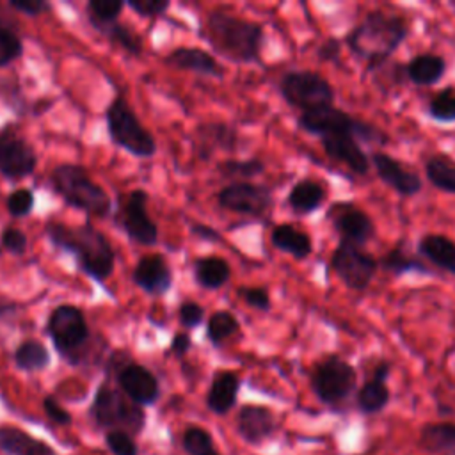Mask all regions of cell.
Wrapping results in <instances>:
<instances>
[{
  "mask_svg": "<svg viewBox=\"0 0 455 455\" xmlns=\"http://www.w3.org/2000/svg\"><path fill=\"white\" fill-rule=\"evenodd\" d=\"M0 451L5 455H57L48 443L14 425H0Z\"/></svg>",
  "mask_w": 455,
  "mask_h": 455,
  "instance_id": "cell-23",
  "label": "cell"
},
{
  "mask_svg": "<svg viewBox=\"0 0 455 455\" xmlns=\"http://www.w3.org/2000/svg\"><path fill=\"white\" fill-rule=\"evenodd\" d=\"M339 52H341V41L339 39H325L320 48H318V57L322 60H327V62H332L339 57Z\"/></svg>",
  "mask_w": 455,
  "mask_h": 455,
  "instance_id": "cell-50",
  "label": "cell"
},
{
  "mask_svg": "<svg viewBox=\"0 0 455 455\" xmlns=\"http://www.w3.org/2000/svg\"><path fill=\"white\" fill-rule=\"evenodd\" d=\"M236 132L226 123H206L196 130V149L201 158H210L213 151H233Z\"/></svg>",
  "mask_w": 455,
  "mask_h": 455,
  "instance_id": "cell-24",
  "label": "cell"
},
{
  "mask_svg": "<svg viewBox=\"0 0 455 455\" xmlns=\"http://www.w3.org/2000/svg\"><path fill=\"white\" fill-rule=\"evenodd\" d=\"M407 34L409 27L402 16L371 11L357 27H354L347 43L357 57L366 60L368 69H375L391 57Z\"/></svg>",
  "mask_w": 455,
  "mask_h": 455,
  "instance_id": "cell-3",
  "label": "cell"
},
{
  "mask_svg": "<svg viewBox=\"0 0 455 455\" xmlns=\"http://www.w3.org/2000/svg\"><path fill=\"white\" fill-rule=\"evenodd\" d=\"M0 23H4V21H0Z\"/></svg>",
  "mask_w": 455,
  "mask_h": 455,
  "instance_id": "cell-54",
  "label": "cell"
},
{
  "mask_svg": "<svg viewBox=\"0 0 455 455\" xmlns=\"http://www.w3.org/2000/svg\"><path fill=\"white\" fill-rule=\"evenodd\" d=\"M43 411L46 414V418L55 423V425H60V427H68L71 425V414L53 398V396H44L43 398Z\"/></svg>",
  "mask_w": 455,
  "mask_h": 455,
  "instance_id": "cell-48",
  "label": "cell"
},
{
  "mask_svg": "<svg viewBox=\"0 0 455 455\" xmlns=\"http://www.w3.org/2000/svg\"><path fill=\"white\" fill-rule=\"evenodd\" d=\"M379 265L384 267V270H387L391 274H396V275L405 274V272H427L425 265L418 258L405 252L402 245H396V247L389 249L382 256Z\"/></svg>",
  "mask_w": 455,
  "mask_h": 455,
  "instance_id": "cell-37",
  "label": "cell"
},
{
  "mask_svg": "<svg viewBox=\"0 0 455 455\" xmlns=\"http://www.w3.org/2000/svg\"><path fill=\"white\" fill-rule=\"evenodd\" d=\"M391 391L387 380L377 375H371L355 393V405L363 414H377L386 409L389 403Z\"/></svg>",
  "mask_w": 455,
  "mask_h": 455,
  "instance_id": "cell-31",
  "label": "cell"
},
{
  "mask_svg": "<svg viewBox=\"0 0 455 455\" xmlns=\"http://www.w3.org/2000/svg\"><path fill=\"white\" fill-rule=\"evenodd\" d=\"M14 364L27 373H34V371H43L44 368H48L50 364V350L48 347L36 339V338H27L23 339L16 350H14Z\"/></svg>",
  "mask_w": 455,
  "mask_h": 455,
  "instance_id": "cell-32",
  "label": "cell"
},
{
  "mask_svg": "<svg viewBox=\"0 0 455 455\" xmlns=\"http://www.w3.org/2000/svg\"><path fill=\"white\" fill-rule=\"evenodd\" d=\"M297 123L304 132L318 135L320 139L329 135H352L357 140L364 139L377 144H384L386 140V135L379 128L357 117H352L348 112L334 105H325L300 112Z\"/></svg>",
  "mask_w": 455,
  "mask_h": 455,
  "instance_id": "cell-8",
  "label": "cell"
},
{
  "mask_svg": "<svg viewBox=\"0 0 455 455\" xmlns=\"http://www.w3.org/2000/svg\"><path fill=\"white\" fill-rule=\"evenodd\" d=\"M0 245L14 256H23L27 252L28 240L21 229H18L14 226H7V228H4V231L0 235Z\"/></svg>",
  "mask_w": 455,
  "mask_h": 455,
  "instance_id": "cell-44",
  "label": "cell"
},
{
  "mask_svg": "<svg viewBox=\"0 0 455 455\" xmlns=\"http://www.w3.org/2000/svg\"><path fill=\"white\" fill-rule=\"evenodd\" d=\"M7 5L14 9L16 12L27 14V16H39L50 9V4L44 0H9Z\"/></svg>",
  "mask_w": 455,
  "mask_h": 455,
  "instance_id": "cell-49",
  "label": "cell"
},
{
  "mask_svg": "<svg viewBox=\"0 0 455 455\" xmlns=\"http://www.w3.org/2000/svg\"><path fill=\"white\" fill-rule=\"evenodd\" d=\"M164 62L171 68L192 71L203 76H222V66L219 60L210 52L196 46H178L164 57Z\"/></svg>",
  "mask_w": 455,
  "mask_h": 455,
  "instance_id": "cell-20",
  "label": "cell"
},
{
  "mask_svg": "<svg viewBox=\"0 0 455 455\" xmlns=\"http://www.w3.org/2000/svg\"><path fill=\"white\" fill-rule=\"evenodd\" d=\"M148 201L149 194L144 188L130 190L114 213L116 226L139 245H155L158 242V228L148 213Z\"/></svg>",
  "mask_w": 455,
  "mask_h": 455,
  "instance_id": "cell-11",
  "label": "cell"
},
{
  "mask_svg": "<svg viewBox=\"0 0 455 455\" xmlns=\"http://www.w3.org/2000/svg\"><path fill=\"white\" fill-rule=\"evenodd\" d=\"M116 380L126 398L140 407L153 405L160 398L158 379L148 366L140 363L126 359L123 364L117 366Z\"/></svg>",
  "mask_w": 455,
  "mask_h": 455,
  "instance_id": "cell-15",
  "label": "cell"
},
{
  "mask_svg": "<svg viewBox=\"0 0 455 455\" xmlns=\"http://www.w3.org/2000/svg\"><path fill=\"white\" fill-rule=\"evenodd\" d=\"M172 270L165 256L158 252L140 256L132 270L133 284L153 297L165 295L172 286Z\"/></svg>",
  "mask_w": 455,
  "mask_h": 455,
  "instance_id": "cell-16",
  "label": "cell"
},
{
  "mask_svg": "<svg viewBox=\"0 0 455 455\" xmlns=\"http://www.w3.org/2000/svg\"><path fill=\"white\" fill-rule=\"evenodd\" d=\"M37 167V153L34 146L21 137L14 124L0 130V174L5 180L28 178Z\"/></svg>",
  "mask_w": 455,
  "mask_h": 455,
  "instance_id": "cell-14",
  "label": "cell"
},
{
  "mask_svg": "<svg viewBox=\"0 0 455 455\" xmlns=\"http://www.w3.org/2000/svg\"><path fill=\"white\" fill-rule=\"evenodd\" d=\"M126 5L142 18H162L169 9V0H128Z\"/></svg>",
  "mask_w": 455,
  "mask_h": 455,
  "instance_id": "cell-45",
  "label": "cell"
},
{
  "mask_svg": "<svg viewBox=\"0 0 455 455\" xmlns=\"http://www.w3.org/2000/svg\"><path fill=\"white\" fill-rule=\"evenodd\" d=\"M18 309H20V304H18V302H12V300L0 302V318H9V316L16 315Z\"/></svg>",
  "mask_w": 455,
  "mask_h": 455,
  "instance_id": "cell-53",
  "label": "cell"
},
{
  "mask_svg": "<svg viewBox=\"0 0 455 455\" xmlns=\"http://www.w3.org/2000/svg\"><path fill=\"white\" fill-rule=\"evenodd\" d=\"M96 32H100L103 37H107L110 43L117 44L119 48H123L126 53L130 55H140L142 53V39L137 32H133L128 25L116 21L110 25H105L101 28H98Z\"/></svg>",
  "mask_w": 455,
  "mask_h": 455,
  "instance_id": "cell-36",
  "label": "cell"
},
{
  "mask_svg": "<svg viewBox=\"0 0 455 455\" xmlns=\"http://www.w3.org/2000/svg\"><path fill=\"white\" fill-rule=\"evenodd\" d=\"M121 389L110 386V382H101L96 387L92 403L89 407L91 419L96 427L108 430H124L130 435L139 434L146 425V414L140 405L124 398Z\"/></svg>",
  "mask_w": 455,
  "mask_h": 455,
  "instance_id": "cell-6",
  "label": "cell"
},
{
  "mask_svg": "<svg viewBox=\"0 0 455 455\" xmlns=\"http://www.w3.org/2000/svg\"><path fill=\"white\" fill-rule=\"evenodd\" d=\"M331 267L350 290L363 291L377 274L379 261L363 245L339 240L331 256Z\"/></svg>",
  "mask_w": 455,
  "mask_h": 455,
  "instance_id": "cell-12",
  "label": "cell"
},
{
  "mask_svg": "<svg viewBox=\"0 0 455 455\" xmlns=\"http://www.w3.org/2000/svg\"><path fill=\"white\" fill-rule=\"evenodd\" d=\"M270 243L295 259H306L313 251L311 236L293 224H277L270 231Z\"/></svg>",
  "mask_w": 455,
  "mask_h": 455,
  "instance_id": "cell-25",
  "label": "cell"
},
{
  "mask_svg": "<svg viewBox=\"0 0 455 455\" xmlns=\"http://www.w3.org/2000/svg\"><path fill=\"white\" fill-rule=\"evenodd\" d=\"M50 243L75 256L78 270L96 283L107 281L116 265V252L108 238L91 224L68 226L50 220L44 226Z\"/></svg>",
  "mask_w": 455,
  "mask_h": 455,
  "instance_id": "cell-1",
  "label": "cell"
},
{
  "mask_svg": "<svg viewBox=\"0 0 455 455\" xmlns=\"http://www.w3.org/2000/svg\"><path fill=\"white\" fill-rule=\"evenodd\" d=\"M240 391V379L235 371L229 370H219L215 371L210 387L204 396L206 407L213 414H228L235 405Z\"/></svg>",
  "mask_w": 455,
  "mask_h": 455,
  "instance_id": "cell-22",
  "label": "cell"
},
{
  "mask_svg": "<svg viewBox=\"0 0 455 455\" xmlns=\"http://www.w3.org/2000/svg\"><path fill=\"white\" fill-rule=\"evenodd\" d=\"M105 444L112 455H139L137 443L124 430L105 432Z\"/></svg>",
  "mask_w": 455,
  "mask_h": 455,
  "instance_id": "cell-43",
  "label": "cell"
},
{
  "mask_svg": "<svg viewBox=\"0 0 455 455\" xmlns=\"http://www.w3.org/2000/svg\"><path fill=\"white\" fill-rule=\"evenodd\" d=\"M309 384L322 403L336 407L355 389L357 371L348 361L331 354L315 364L309 375Z\"/></svg>",
  "mask_w": 455,
  "mask_h": 455,
  "instance_id": "cell-9",
  "label": "cell"
},
{
  "mask_svg": "<svg viewBox=\"0 0 455 455\" xmlns=\"http://www.w3.org/2000/svg\"><path fill=\"white\" fill-rule=\"evenodd\" d=\"M178 320L187 329H196L204 322V309L194 300H185L178 307Z\"/></svg>",
  "mask_w": 455,
  "mask_h": 455,
  "instance_id": "cell-47",
  "label": "cell"
},
{
  "mask_svg": "<svg viewBox=\"0 0 455 455\" xmlns=\"http://www.w3.org/2000/svg\"><path fill=\"white\" fill-rule=\"evenodd\" d=\"M325 201V188L315 180H299L288 192L286 203L297 215H307L322 206Z\"/></svg>",
  "mask_w": 455,
  "mask_h": 455,
  "instance_id": "cell-28",
  "label": "cell"
},
{
  "mask_svg": "<svg viewBox=\"0 0 455 455\" xmlns=\"http://www.w3.org/2000/svg\"><path fill=\"white\" fill-rule=\"evenodd\" d=\"M238 295L240 299L252 309H258V311H268L272 302H270V295L267 291V288H261V286H245V288H240L238 290Z\"/></svg>",
  "mask_w": 455,
  "mask_h": 455,
  "instance_id": "cell-46",
  "label": "cell"
},
{
  "mask_svg": "<svg viewBox=\"0 0 455 455\" xmlns=\"http://www.w3.org/2000/svg\"><path fill=\"white\" fill-rule=\"evenodd\" d=\"M190 348H192V339H190V336H188L187 332L181 331V332H176V334L172 336L169 350H171L176 357H183Z\"/></svg>",
  "mask_w": 455,
  "mask_h": 455,
  "instance_id": "cell-51",
  "label": "cell"
},
{
  "mask_svg": "<svg viewBox=\"0 0 455 455\" xmlns=\"http://www.w3.org/2000/svg\"><path fill=\"white\" fill-rule=\"evenodd\" d=\"M371 164L377 176L400 196H414L423 188V180L418 172L384 151H375L371 155Z\"/></svg>",
  "mask_w": 455,
  "mask_h": 455,
  "instance_id": "cell-19",
  "label": "cell"
},
{
  "mask_svg": "<svg viewBox=\"0 0 455 455\" xmlns=\"http://www.w3.org/2000/svg\"><path fill=\"white\" fill-rule=\"evenodd\" d=\"M190 233L194 236H197L199 240H206V242H219L220 240V233L215 228L206 226V224H199V222H194L190 226Z\"/></svg>",
  "mask_w": 455,
  "mask_h": 455,
  "instance_id": "cell-52",
  "label": "cell"
},
{
  "mask_svg": "<svg viewBox=\"0 0 455 455\" xmlns=\"http://www.w3.org/2000/svg\"><path fill=\"white\" fill-rule=\"evenodd\" d=\"M283 100L302 112L332 105L334 89L327 78L311 69H291L279 80Z\"/></svg>",
  "mask_w": 455,
  "mask_h": 455,
  "instance_id": "cell-10",
  "label": "cell"
},
{
  "mask_svg": "<svg viewBox=\"0 0 455 455\" xmlns=\"http://www.w3.org/2000/svg\"><path fill=\"white\" fill-rule=\"evenodd\" d=\"M217 204L238 215L265 217L274 206L272 190L267 185L251 181H231L217 192Z\"/></svg>",
  "mask_w": 455,
  "mask_h": 455,
  "instance_id": "cell-13",
  "label": "cell"
},
{
  "mask_svg": "<svg viewBox=\"0 0 455 455\" xmlns=\"http://www.w3.org/2000/svg\"><path fill=\"white\" fill-rule=\"evenodd\" d=\"M46 332L59 355L69 364H78L80 354L91 339L84 311L75 304H59L48 315Z\"/></svg>",
  "mask_w": 455,
  "mask_h": 455,
  "instance_id": "cell-7",
  "label": "cell"
},
{
  "mask_svg": "<svg viewBox=\"0 0 455 455\" xmlns=\"http://www.w3.org/2000/svg\"><path fill=\"white\" fill-rule=\"evenodd\" d=\"M108 137L114 146L137 158H151L156 153L153 133L140 123L123 94H117L105 110Z\"/></svg>",
  "mask_w": 455,
  "mask_h": 455,
  "instance_id": "cell-5",
  "label": "cell"
},
{
  "mask_svg": "<svg viewBox=\"0 0 455 455\" xmlns=\"http://www.w3.org/2000/svg\"><path fill=\"white\" fill-rule=\"evenodd\" d=\"M219 172L226 178H240L238 181H245L247 178H254L265 171V164L259 158H249V160H222L217 165Z\"/></svg>",
  "mask_w": 455,
  "mask_h": 455,
  "instance_id": "cell-39",
  "label": "cell"
},
{
  "mask_svg": "<svg viewBox=\"0 0 455 455\" xmlns=\"http://www.w3.org/2000/svg\"><path fill=\"white\" fill-rule=\"evenodd\" d=\"M126 2L123 0H89L85 5V14L94 30L119 21V16Z\"/></svg>",
  "mask_w": 455,
  "mask_h": 455,
  "instance_id": "cell-35",
  "label": "cell"
},
{
  "mask_svg": "<svg viewBox=\"0 0 455 455\" xmlns=\"http://www.w3.org/2000/svg\"><path fill=\"white\" fill-rule=\"evenodd\" d=\"M329 219L339 235V240L363 245L375 233L371 219L350 203H338L329 210Z\"/></svg>",
  "mask_w": 455,
  "mask_h": 455,
  "instance_id": "cell-17",
  "label": "cell"
},
{
  "mask_svg": "<svg viewBox=\"0 0 455 455\" xmlns=\"http://www.w3.org/2000/svg\"><path fill=\"white\" fill-rule=\"evenodd\" d=\"M21 55H23L21 37L16 34L14 28H11L5 23H0V68L9 66Z\"/></svg>",
  "mask_w": 455,
  "mask_h": 455,
  "instance_id": "cell-40",
  "label": "cell"
},
{
  "mask_svg": "<svg viewBox=\"0 0 455 455\" xmlns=\"http://www.w3.org/2000/svg\"><path fill=\"white\" fill-rule=\"evenodd\" d=\"M238 331L240 322L228 309H217L206 320V338L213 347H220L226 339L238 334Z\"/></svg>",
  "mask_w": 455,
  "mask_h": 455,
  "instance_id": "cell-33",
  "label": "cell"
},
{
  "mask_svg": "<svg viewBox=\"0 0 455 455\" xmlns=\"http://www.w3.org/2000/svg\"><path fill=\"white\" fill-rule=\"evenodd\" d=\"M50 187L62 201L92 217H107L112 212V201L107 190L96 183L78 164H59L50 171Z\"/></svg>",
  "mask_w": 455,
  "mask_h": 455,
  "instance_id": "cell-4",
  "label": "cell"
},
{
  "mask_svg": "<svg viewBox=\"0 0 455 455\" xmlns=\"http://www.w3.org/2000/svg\"><path fill=\"white\" fill-rule=\"evenodd\" d=\"M419 446L437 455H455V423H427L419 432Z\"/></svg>",
  "mask_w": 455,
  "mask_h": 455,
  "instance_id": "cell-30",
  "label": "cell"
},
{
  "mask_svg": "<svg viewBox=\"0 0 455 455\" xmlns=\"http://www.w3.org/2000/svg\"><path fill=\"white\" fill-rule=\"evenodd\" d=\"M428 116L439 123L455 121V92L446 89L437 92L428 103Z\"/></svg>",
  "mask_w": 455,
  "mask_h": 455,
  "instance_id": "cell-41",
  "label": "cell"
},
{
  "mask_svg": "<svg viewBox=\"0 0 455 455\" xmlns=\"http://www.w3.org/2000/svg\"><path fill=\"white\" fill-rule=\"evenodd\" d=\"M322 148L329 158L347 165L355 174H366L370 160L363 151L359 140L352 135H329L322 137Z\"/></svg>",
  "mask_w": 455,
  "mask_h": 455,
  "instance_id": "cell-21",
  "label": "cell"
},
{
  "mask_svg": "<svg viewBox=\"0 0 455 455\" xmlns=\"http://www.w3.org/2000/svg\"><path fill=\"white\" fill-rule=\"evenodd\" d=\"M275 428H277L275 414L265 405L245 403L236 412L235 430L247 444H252V446L261 444L263 441L274 435Z\"/></svg>",
  "mask_w": 455,
  "mask_h": 455,
  "instance_id": "cell-18",
  "label": "cell"
},
{
  "mask_svg": "<svg viewBox=\"0 0 455 455\" xmlns=\"http://www.w3.org/2000/svg\"><path fill=\"white\" fill-rule=\"evenodd\" d=\"M181 446L188 455H220L215 448L212 434L197 425L185 428L181 435Z\"/></svg>",
  "mask_w": 455,
  "mask_h": 455,
  "instance_id": "cell-38",
  "label": "cell"
},
{
  "mask_svg": "<svg viewBox=\"0 0 455 455\" xmlns=\"http://www.w3.org/2000/svg\"><path fill=\"white\" fill-rule=\"evenodd\" d=\"M446 71V62L437 53H418L405 66L407 78L416 85H434Z\"/></svg>",
  "mask_w": 455,
  "mask_h": 455,
  "instance_id": "cell-29",
  "label": "cell"
},
{
  "mask_svg": "<svg viewBox=\"0 0 455 455\" xmlns=\"http://www.w3.org/2000/svg\"><path fill=\"white\" fill-rule=\"evenodd\" d=\"M203 36L215 53L231 62H259L265 32L256 21L238 18L226 11H212L206 18Z\"/></svg>",
  "mask_w": 455,
  "mask_h": 455,
  "instance_id": "cell-2",
  "label": "cell"
},
{
  "mask_svg": "<svg viewBox=\"0 0 455 455\" xmlns=\"http://www.w3.org/2000/svg\"><path fill=\"white\" fill-rule=\"evenodd\" d=\"M418 252L435 267L455 275V242L446 235H423L418 242Z\"/></svg>",
  "mask_w": 455,
  "mask_h": 455,
  "instance_id": "cell-26",
  "label": "cell"
},
{
  "mask_svg": "<svg viewBox=\"0 0 455 455\" xmlns=\"http://www.w3.org/2000/svg\"><path fill=\"white\" fill-rule=\"evenodd\" d=\"M428 181L448 194H455V160L444 155H434L425 162Z\"/></svg>",
  "mask_w": 455,
  "mask_h": 455,
  "instance_id": "cell-34",
  "label": "cell"
},
{
  "mask_svg": "<svg viewBox=\"0 0 455 455\" xmlns=\"http://www.w3.org/2000/svg\"><path fill=\"white\" fill-rule=\"evenodd\" d=\"M36 204V197L34 192L30 188H16L12 190L7 197H5V208L11 213V217L21 219L27 217Z\"/></svg>",
  "mask_w": 455,
  "mask_h": 455,
  "instance_id": "cell-42",
  "label": "cell"
},
{
  "mask_svg": "<svg viewBox=\"0 0 455 455\" xmlns=\"http://www.w3.org/2000/svg\"><path fill=\"white\" fill-rule=\"evenodd\" d=\"M196 283L204 290H219L222 288L231 277L229 263L220 256H201L194 259L192 265Z\"/></svg>",
  "mask_w": 455,
  "mask_h": 455,
  "instance_id": "cell-27",
  "label": "cell"
}]
</instances>
